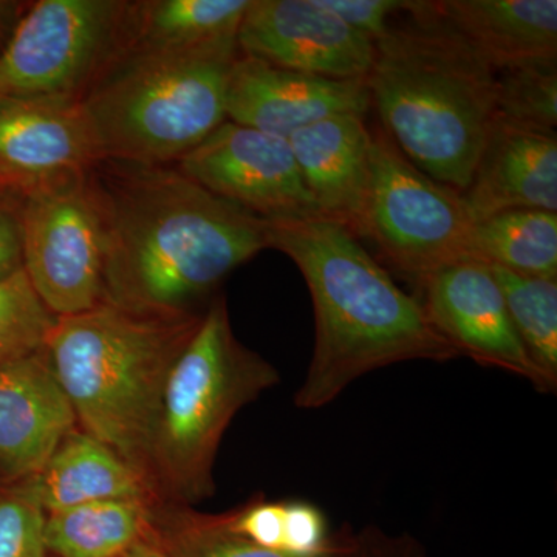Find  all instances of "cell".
Instances as JSON below:
<instances>
[{"instance_id": "1", "label": "cell", "mask_w": 557, "mask_h": 557, "mask_svg": "<svg viewBox=\"0 0 557 557\" xmlns=\"http://www.w3.org/2000/svg\"><path fill=\"white\" fill-rule=\"evenodd\" d=\"M100 222L104 302L157 317L196 307L231 271L270 248L269 223L220 199L174 164L101 157L86 170Z\"/></svg>"}, {"instance_id": "2", "label": "cell", "mask_w": 557, "mask_h": 557, "mask_svg": "<svg viewBox=\"0 0 557 557\" xmlns=\"http://www.w3.org/2000/svg\"><path fill=\"white\" fill-rule=\"evenodd\" d=\"M267 223L270 248L296 263L313 302V355L296 394L299 409L324 408L373 370L460 357L420 300L403 292L343 225L319 218Z\"/></svg>"}, {"instance_id": "3", "label": "cell", "mask_w": 557, "mask_h": 557, "mask_svg": "<svg viewBox=\"0 0 557 557\" xmlns=\"http://www.w3.org/2000/svg\"><path fill=\"white\" fill-rule=\"evenodd\" d=\"M375 44L368 86L384 132L413 164L463 193L497 119V73L418 2Z\"/></svg>"}, {"instance_id": "4", "label": "cell", "mask_w": 557, "mask_h": 557, "mask_svg": "<svg viewBox=\"0 0 557 557\" xmlns=\"http://www.w3.org/2000/svg\"><path fill=\"white\" fill-rule=\"evenodd\" d=\"M201 317L203 311L157 317L102 302L97 309L57 318L47 336L50 368L78 428L146 475L161 387Z\"/></svg>"}, {"instance_id": "5", "label": "cell", "mask_w": 557, "mask_h": 557, "mask_svg": "<svg viewBox=\"0 0 557 557\" xmlns=\"http://www.w3.org/2000/svg\"><path fill=\"white\" fill-rule=\"evenodd\" d=\"M237 38L185 50L121 51L81 98L106 159L174 164L226 121Z\"/></svg>"}, {"instance_id": "6", "label": "cell", "mask_w": 557, "mask_h": 557, "mask_svg": "<svg viewBox=\"0 0 557 557\" xmlns=\"http://www.w3.org/2000/svg\"><path fill=\"white\" fill-rule=\"evenodd\" d=\"M278 381L274 366L234 335L225 299L212 300L168 370L150 429L148 475L161 500L190 505L215 493L223 434Z\"/></svg>"}, {"instance_id": "7", "label": "cell", "mask_w": 557, "mask_h": 557, "mask_svg": "<svg viewBox=\"0 0 557 557\" xmlns=\"http://www.w3.org/2000/svg\"><path fill=\"white\" fill-rule=\"evenodd\" d=\"M472 231L458 190L418 170L386 132H372L359 239L372 240L394 269L418 284L474 259Z\"/></svg>"}, {"instance_id": "8", "label": "cell", "mask_w": 557, "mask_h": 557, "mask_svg": "<svg viewBox=\"0 0 557 557\" xmlns=\"http://www.w3.org/2000/svg\"><path fill=\"white\" fill-rule=\"evenodd\" d=\"M126 2L28 3L0 54V97L78 101L116 57Z\"/></svg>"}, {"instance_id": "9", "label": "cell", "mask_w": 557, "mask_h": 557, "mask_svg": "<svg viewBox=\"0 0 557 557\" xmlns=\"http://www.w3.org/2000/svg\"><path fill=\"white\" fill-rule=\"evenodd\" d=\"M22 269L54 318L104 302L100 222L86 171L28 190L22 199Z\"/></svg>"}, {"instance_id": "10", "label": "cell", "mask_w": 557, "mask_h": 557, "mask_svg": "<svg viewBox=\"0 0 557 557\" xmlns=\"http://www.w3.org/2000/svg\"><path fill=\"white\" fill-rule=\"evenodd\" d=\"M183 175L265 220L319 218L288 139L226 120L175 161Z\"/></svg>"}, {"instance_id": "11", "label": "cell", "mask_w": 557, "mask_h": 557, "mask_svg": "<svg viewBox=\"0 0 557 557\" xmlns=\"http://www.w3.org/2000/svg\"><path fill=\"white\" fill-rule=\"evenodd\" d=\"M418 287L429 321L460 357L518 375L542 394L556 392L528 357L487 263H454L418 282Z\"/></svg>"}, {"instance_id": "12", "label": "cell", "mask_w": 557, "mask_h": 557, "mask_svg": "<svg viewBox=\"0 0 557 557\" xmlns=\"http://www.w3.org/2000/svg\"><path fill=\"white\" fill-rule=\"evenodd\" d=\"M244 57L322 78L366 81L375 44L321 0H251L237 32Z\"/></svg>"}, {"instance_id": "13", "label": "cell", "mask_w": 557, "mask_h": 557, "mask_svg": "<svg viewBox=\"0 0 557 557\" xmlns=\"http://www.w3.org/2000/svg\"><path fill=\"white\" fill-rule=\"evenodd\" d=\"M366 81H339L267 64L239 54L226 89V120L287 139L329 116H366Z\"/></svg>"}, {"instance_id": "14", "label": "cell", "mask_w": 557, "mask_h": 557, "mask_svg": "<svg viewBox=\"0 0 557 557\" xmlns=\"http://www.w3.org/2000/svg\"><path fill=\"white\" fill-rule=\"evenodd\" d=\"M101 159L78 101L0 97V186L25 194Z\"/></svg>"}, {"instance_id": "15", "label": "cell", "mask_w": 557, "mask_h": 557, "mask_svg": "<svg viewBox=\"0 0 557 557\" xmlns=\"http://www.w3.org/2000/svg\"><path fill=\"white\" fill-rule=\"evenodd\" d=\"M76 426L46 346L0 366V483L35 475Z\"/></svg>"}, {"instance_id": "16", "label": "cell", "mask_w": 557, "mask_h": 557, "mask_svg": "<svg viewBox=\"0 0 557 557\" xmlns=\"http://www.w3.org/2000/svg\"><path fill=\"white\" fill-rule=\"evenodd\" d=\"M461 200L474 225L511 209L557 212L556 131L497 116Z\"/></svg>"}, {"instance_id": "17", "label": "cell", "mask_w": 557, "mask_h": 557, "mask_svg": "<svg viewBox=\"0 0 557 557\" xmlns=\"http://www.w3.org/2000/svg\"><path fill=\"white\" fill-rule=\"evenodd\" d=\"M366 116H329L289 135L300 177L319 219L332 220L361 236L369 186L372 132Z\"/></svg>"}, {"instance_id": "18", "label": "cell", "mask_w": 557, "mask_h": 557, "mask_svg": "<svg viewBox=\"0 0 557 557\" xmlns=\"http://www.w3.org/2000/svg\"><path fill=\"white\" fill-rule=\"evenodd\" d=\"M440 17L496 73L557 61L556 0H442Z\"/></svg>"}, {"instance_id": "19", "label": "cell", "mask_w": 557, "mask_h": 557, "mask_svg": "<svg viewBox=\"0 0 557 557\" xmlns=\"http://www.w3.org/2000/svg\"><path fill=\"white\" fill-rule=\"evenodd\" d=\"M25 482L47 515L102 500L163 502L145 472L78 426Z\"/></svg>"}, {"instance_id": "20", "label": "cell", "mask_w": 557, "mask_h": 557, "mask_svg": "<svg viewBox=\"0 0 557 557\" xmlns=\"http://www.w3.org/2000/svg\"><path fill=\"white\" fill-rule=\"evenodd\" d=\"M249 3L251 0L126 2L119 53L131 50L196 49L237 38Z\"/></svg>"}, {"instance_id": "21", "label": "cell", "mask_w": 557, "mask_h": 557, "mask_svg": "<svg viewBox=\"0 0 557 557\" xmlns=\"http://www.w3.org/2000/svg\"><path fill=\"white\" fill-rule=\"evenodd\" d=\"M159 502L102 500L47 515L46 547L54 557H124L150 530Z\"/></svg>"}, {"instance_id": "22", "label": "cell", "mask_w": 557, "mask_h": 557, "mask_svg": "<svg viewBox=\"0 0 557 557\" xmlns=\"http://www.w3.org/2000/svg\"><path fill=\"white\" fill-rule=\"evenodd\" d=\"M354 530L343 528L335 544L317 556H296L260 547L236 533L226 515H203L189 505L159 502L150 516L149 536L168 557H346Z\"/></svg>"}, {"instance_id": "23", "label": "cell", "mask_w": 557, "mask_h": 557, "mask_svg": "<svg viewBox=\"0 0 557 557\" xmlns=\"http://www.w3.org/2000/svg\"><path fill=\"white\" fill-rule=\"evenodd\" d=\"M472 249L487 265L557 278V212L511 209L491 215L475 223Z\"/></svg>"}, {"instance_id": "24", "label": "cell", "mask_w": 557, "mask_h": 557, "mask_svg": "<svg viewBox=\"0 0 557 557\" xmlns=\"http://www.w3.org/2000/svg\"><path fill=\"white\" fill-rule=\"evenodd\" d=\"M528 357L557 387V278L525 276L490 265Z\"/></svg>"}, {"instance_id": "25", "label": "cell", "mask_w": 557, "mask_h": 557, "mask_svg": "<svg viewBox=\"0 0 557 557\" xmlns=\"http://www.w3.org/2000/svg\"><path fill=\"white\" fill-rule=\"evenodd\" d=\"M496 109L500 119L536 129L556 131L557 61L500 72Z\"/></svg>"}, {"instance_id": "26", "label": "cell", "mask_w": 557, "mask_h": 557, "mask_svg": "<svg viewBox=\"0 0 557 557\" xmlns=\"http://www.w3.org/2000/svg\"><path fill=\"white\" fill-rule=\"evenodd\" d=\"M57 318L40 302L24 269L0 281V366L46 346Z\"/></svg>"}, {"instance_id": "27", "label": "cell", "mask_w": 557, "mask_h": 557, "mask_svg": "<svg viewBox=\"0 0 557 557\" xmlns=\"http://www.w3.org/2000/svg\"><path fill=\"white\" fill-rule=\"evenodd\" d=\"M47 512L25 480L0 483V557H47Z\"/></svg>"}, {"instance_id": "28", "label": "cell", "mask_w": 557, "mask_h": 557, "mask_svg": "<svg viewBox=\"0 0 557 557\" xmlns=\"http://www.w3.org/2000/svg\"><path fill=\"white\" fill-rule=\"evenodd\" d=\"M336 541L329 520L314 504L285 502L284 545L282 552L296 556H317L327 552Z\"/></svg>"}, {"instance_id": "29", "label": "cell", "mask_w": 557, "mask_h": 557, "mask_svg": "<svg viewBox=\"0 0 557 557\" xmlns=\"http://www.w3.org/2000/svg\"><path fill=\"white\" fill-rule=\"evenodd\" d=\"M322 5L373 44L391 32L392 20L410 13L416 2L406 0H321Z\"/></svg>"}, {"instance_id": "30", "label": "cell", "mask_w": 557, "mask_h": 557, "mask_svg": "<svg viewBox=\"0 0 557 557\" xmlns=\"http://www.w3.org/2000/svg\"><path fill=\"white\" fill-rule=\"evenodd\" d=\"M231 528L260 547L282 552L284 545L285 502L252 500L228 512Z\"/></svg>"}, {"instance_id": "31", "label": "cell", "mask_w": 557, "mask_h": 557, "mask_svg": "<svg viewBox=\"0 0 557 557\" xmlns=\"http://www.w3.org/2000/svg\"><path fill=\"white\" fill-rule=\"evenodd\" d=\"M346 557H431L423 542L412 534H391L368 525L354 531Z\"/></svg>"}, {"instance_id": "32", "label": "cell", "mask_w": 557, "mask_h": 557, "mask_svg": "<svg viewBox=\"0 0 557 557\" xmlns=\"http://www.w3.org/2000/svg\"><path fill=\"white\" fill-rule=\"evenodd\" d=\"M22 199L0 186V281L22 269Z\"/></svg>"}, {"instance_id": "33", "label": "cell", "mask_w": 557, "mask_h": 557, "mask_svg": "<svg viewBox=\"0 0 557 557\" xmlns=\"http://www.w3.org/2000/svg\"><path fill=\"white\" fill-rule=\"evenodd\" d=\"M27 2H16V0H0V54L5 49L17 22L22 14L27 10Z\"/></svg>"}, {"instance_id": "34", "label": "cell", "mask_w": 557, "mask_h": 557, "mask_svg": "<svg viewBox=\"0 0 557 557\" xmlns=\"http://www.w3.org/2000/svg\"><path fill=\"white\" fill-rule=\"evenodd\" d=\"M124 557H168L161 552L159 545L150 539L149 534L141 542H138Z\"/></svg>"}]
</instances>
